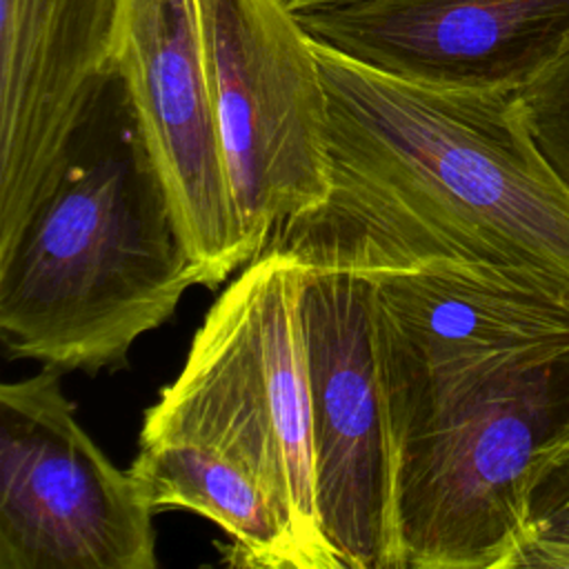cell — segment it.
Here are the masks:
<instances>
[{
	"label": "cell",
	"instance_id": "cell-8",
	"mask_svg": "<svg viewBox=\"0 0 569 569\" xmlns=\"http://www.w3.org/2000/svg\"><path fill=\"white\" fill-rule=\"evenodd\" d=\"M118 76L198 284L218 287L251 256L224 164L196 0H127Z\"/></svg>",
	"mask_w": 569,
	"mask_h": 569
},
{
	"label": "cell",
	"instance_id": "cell-7",
	"mask_svg": "<svg viewBox=\"0 0 569 569\" xmlns=\"http://www.w3.org/2000/svg\"><path fill=\"white\" fill-rule=\"evenodd\" d=\"M313 491L322 536L340 569H396V440L380 378L373 282L307 269Z\"/></svg>",
	"mask_w": 569,
	"mask_h": 569
},
{
	"label": "cell",
	"instance_id": "cell-13",
	"mask_svg": "<svg viewBox=\"0 0 569 569\" xmlns=\"http://www.w3.org/2000/svg\"><path fill=\"white\" fill-rule=\"evenodd\" d=\"M287 7L296 13L320 9V7H331V4H342V2H353V0H284Z\"/></svg>",
	"mask_w": 569,
	"mask_h": 569
},
{
	"label": "cell",
	"instance_id": "cell-5",
	"mask_svg": "<svg viewBox=\"0 0 569 569\" xmlns=\"http://www.w3.org/2000/svg\"><path fill=\"white\" fill-rule=\"evenodd\" d=\"M224 164L251 260L331 187L316 44L284 0H196Z\"/></svg>",
	"mask_w": 569,
	"mask_h": 569
},
{
	"label": "cell",
	"instance_id": "cell-4",
	"mask_svg": "<svg viewBox=\"0 0 569 569\" xmlns=\"http://www.w3.org/2000/svg\"><path fill=\"white\" fill-rule=\"evenodd\" d=\"M569 438V300L398 449L396 569H509L538 465Z\"/></svg>",
	"mask_w": 569,
	"mask_h": 569
},
{
	"label": "cell",
	"instance_id": "cell-6",
	"mask_svg": "<svg viewBox=\"0 0 569 569\" xmlns=\"http://www.w3.org/2000/svg\"><path fill=\"white\" fill-rule=\"evenodd\" d=\"M153 513L78 422L58 369L0 387V569H156Z\"/></svg>",
	"mask_w": 569,
	"mask_h": 569
},
{
	"label": "cell",
	"instance_id": "cell-3",
	"mask_svg": "<svg viewBox=\"0 0 569 569\" xmlns=\"http://www.w3.org/2000/svg\"><path fill=\"white\" fill-rule=\"evenodd\" d=\"M156 511L189 509L231 538L229 565L340 569L307 531L262 371L249 264L147 409L129 467Z\"/></svg>",
	"mask_w": 569,
	"mask_h": 569
},
{
	"label": "cell",
	"instance_id": "cell-10",
	"mask_svg": "<svg viewBox=\"0 0 569 569\" xmlns=\"http://www.w3.org/2000/svg\"><path fill=\"white\" fill-rule=\"evenodd\" d=\"M298 20L353 62L451 89L520 91L569 51V0H353Z\"/></svg>",
	"mask_w": 569,
	"mask_h": 569
},
{
	"label": "cell",
	"instance_id": "cell-12",
	"mask_svg": "<svg viewBox=\"0 0 569 569\" xmlns=\"http://www.w3.org/2000/svg\"><path fill=\"white\" fill-rule=\"evenodd\" d=\"M527 127L569 191V51L518 91Z\"/></svg>",
	"mask_w": 569,
	"mask_h": 569
},
{
	"label": "cell",
	"instance_id": "cell-11",
	"mask_svg": "<svg viewBox=\"0 0 569 569\" xmlns=\"http://www.w3.org/2000/svg\"><path fill=\"white\" fill-rule=\"evenodd\" d=\"M569 569V438L533 471L509 569Z\"/></svg>",
	"mask_w": 569,
	"mask_h": 569
},
{
	"label": "cell",
	"instance_id": "cell-1",
	"mask_svg": "<svg viewBox=\"0 0 569 569\" xmlns=\"http://www.w3.org/2000/svg\"><path fill=\"white\" fill-rule=\"evenodd\" d=\"M313 44L331 187L267 251L360 276L471 269L569 280V191L518 91L402 80Z\"/></svg>",
	"mask_w": 569,
	"mask_h": 569
},
{
	"label": "cell",
	"instance_id": "cell-2",
	"mask_svg": "<svg viewBox=\"0 0 569 569\" xmlns=\"http://www.w3.org/2000/svg\"><path fill=\"white\" fill-rule=\"evenodd\" d=\"M193 284L191 253L118 76L0 253L2 342L13 358L58 371L116 369Z\"/></svg>",
	"mask_w": 569,
	"mask_h": 569
},
{
	"label": "cell",
	"instance_id": "cell-9",
	"mask_svg": "<svg viewBox=\"0 0 569 569\" xmlns=\"http://www.w3.org/2000/svg\"><path fill=\"white\" fill-rule=\"evenodd\" d=\"M127 0H0V253L118 78Z\"/></svg>",
	"mask_w": 569,
	"mask_h": 569
}]
</instances>
